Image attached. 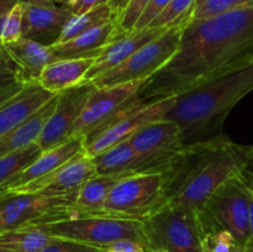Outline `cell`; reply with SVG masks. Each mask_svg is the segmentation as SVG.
<instances>
[{"label":"cell","instance_id":"7a4b0ae2","mask_svg":"<svg viewBox=\"0 0 253 252\" xmlns=\"http://www.w3.org/2000/svg\"><path fill=\"white\" fill-rule=\"evenodd\" d=\"M251 165L253 145L235 143L224 135L184 146L165 172L167 203L200 210L220 185Z\"/></svg>","mask_w":253,"mask_h":252},{"label":"cell","instance_id":"ac0fdd59","mask_svg":"<svg viewBox=\"0 0 253 252\" xmlns=\"http://www.w3.org/2000/svg\"><path fill=\"white\" fill-rule=\"evenodd\" d=\"M83 151V137H71L64 142L59 143L58 146L42 151L41 155L24 172L20 173L14 180H11L6 185V188H9L10 192H11L12 189L29 184L34 180L47 177V175L58 170L61 167H63L66 163L73 160L77 155H79Z\"/></svg>","mask_w":253,"mask_h":252},{"label":"cell","instance_id":"681fc988","mask_svg":"<svg viewBox=\"0 0 253 252\" xmlns=\"http://www.w3.org/2000/svg\"><path fill=\"white\" fill-rule=\"evenodd\" d=\"M106 252H116V251H114V250H106Z\"/></svg>","mask_w":253,"mask_h":252},{"label":"cell","instance_id":"4fadbf2b","mask_svg":"<svg viewBox=\"0 0 253 252\" xmlns=\"http://www.w3.org/2000/svg\"><path fill=\"white\" fill-rule=\"evenodd\" d=\"M96 174L98 173L93 157L88 156L85 151H83L52 174L12 189L11 193L12 194L39 193L48 197L77 194L82 185Z\"/></svg>","mask_w":253,"mask_h":252},{"label":"cell","instance_id":"7dc6e473","mask_svg":"<svg viewBox=\"0 0 253 252\" xmlns=\"http://www.w3.org/2000/svg\"><path fill=\"white\" fill-rule=\"evenodd\" d=\"M0 252H11V251H9V250L2 249V247H0Z\"/></svg>","mask_w":253,"mask_h":252},{"label":"cell","instance_id":"7c38bea8","mask_svg":"<svg viewBox=\"0 0 253 252\" xmlns=\"http://www.w3.org/2000/svg\"><path fill=\"white\" fill-rule=\"evenodd\" d=\"M95 89L96 86L90 81H85L57 94L53 113L36 141L42 151L49 150L71 138L72 128L81 118L86 101Z\"/></svg>","mask_w":253,"mask_h":252},{"label":"cell","instance_id":"e0dca14e","mask_svg":"<svg viewBox=\"0 0 253 252\" xmlns=\"http://www.w3.org/2000/svg\"><path fill=\"white\" fill-rule=\"evenodd\" d=\"M166 30L167 29L165 27H146V29L133 30L130 34L114 39L96 57L94 64L86 74L85 81H93L96 77L108 72L109 69L123 63L141 47L161 36Z\"/></svg>","mask_w":253,"mask_h":252},{"label":"cell","instance_id":"f35d334b","mask_svg":"<svg viewBox=\"0 0 253 252\" xmlns=\"http://www.w3.org/2000/svg\"><path fill=\"white\" fill-rule=\"evenodd\" d=\"M250 182H251V204H250V242L247 250L253 252V173H250Z\"/></svg>","mask_w":253,"mask_h":252},{"label":"cell","instance_id":"d590c367","mask_svg":"<svg viewBox=\"0 0 253 252\" xmlns=\"http://www.w3.org/2000/svg\"><path fill=\"white\" fill-rule=\"evenodd\" d=\"M108 250H114L116 252H146V247L142 244L132 240H121L111 245Z\"/></svg>","mask_w":253,"mask_h":252},{"label":"cell","instance_id":"e575fe53","mask_svg":"<svg viewBox=\"0 0 253 252\" xmlns=\"http://www.w3.org/2000/svg\"><path fill=\"white\" fill-rule=\"evenodd\" d=\"M170 2V0H151L150 5L146 7V10L143 11L142 16L140 17L138 22L136 24L135 30H141L148 27V25L163 11L166 6Z\"/></svg>","mask_w":253,"mask_h":252},{"label":"cell","instance_id":"f1b7e54d","mask_svg":"<svg viewBox=\"0 0 253 252\" xmlns=\"http://www.w3.org/2000/svg\"><path fill=\"white\" fill-rule=\"evenodd\" d=\"M245 7H253V0H207L202 6L194 10L189 21L209 19L224 12L245 9Z\"/></svg>","mask_w":253,"mask_h":252},{"label":"cell","instance_id":"7402d4cb","mask_svg":"<svg viewBox=\"0 0 253 252\" xmlns=\"http://www.w3.org/2000/svg\"><path fill=\"white\" fill-rule=\"evenodd\" d=\"M95 58L56 59L42 71L37 83L52 94H58L85 82Z\"/></svg>","mask_w":253,"mask_h":252},{"label":"cell","instance_id":"d6a6232c","mask_svg":"<svg viewBox=\"0 0 253 252\" xmlns=\"http://www.w3.org/2000/svg\"><path fill=\"white\" fill-rule=\"evenodd\" d=\"M105 249L90 246L82 242L72 241V240L57 239L54 237L41 252H104Z\"/></svg>","mask_w":253,"mask_h":252},{"label":"cell","instance_id":"30bf717a","mask_svg":"<svg viewBox=\"0 0 253 252\" xmlns=\"http://www.w3.org/2000/svg\"><path fill=\"white\" fill-rule=\"evenodd\" d=\"M175 100L177 96H168L147 103L140 98L100 128L84 136V151L90 157H95L103 151L128 140L143 126L162 119Z\"/></svg>","mask_w":253,"mask_h":252},{"label":"cell","instance_id":"44dd1931","mask_svg":"<svg viewBox=\"0 0 253 252\" xmlns=\"http://www.w3.org/2000/svg\"><path fill=\"white\" fill-rule=\"evenodd\" d=\"M116 26L118 17L83 32L71 41L53 44L51 47L54 57L56 59L96 58L111 42Z\"/></svg>","mask_w":253,"mask_h":252},{"label":"cell","instance_id":"1f68e13d","mask_svg":"<svg viewBox=\"0 0 253 252\" xmlns=\"http://www.w3.org/2000/svg\"><path fill=\"white\" fill-rule=\"evenodd\" d=\"M22 39V1L7 14L1 44L12 43Z\"/></svg>","mask_w":253,"mask_h":252},{"label":"cell","instance_id":"ee69618b","mask_svg":"<svg viewBox=\"0 0 253 252\" xmlns=\"http://www.w3.org/2000/svg\"><path fill=\"white\" fill-rule=\"evenodd\" d=\"M81 1V0H66V2H64V5H67L68 7H71V9H73L74 6H76L78 2Z\"/></svg>","mask_w":253,"mask_h":252},{"label":"cell","instance_id":"ab89813d","mask_svg":"<svg viewBox=\"0 0 253 252\" xmlns=\"http://www.w3.org/2000/svg\"><path fill=\"white\" fill-rule=\"evenodd\" d=\"M22 0H0V16L11 11Z\"/></svg>","mask_w":253,"mask_h":252},{"label":"cell","instance_id":"f546056e","mask_svg":"<svg viewBox=\"0 0 253 252\" xmlns=\"http://www.w3.org/2000/svg\"><path fill=\"white\" fill-rule=\"evenodd\" d=\"M150 2L151 0H130L126 9L118 16V26H116L113 40L132 32Z\"/></svg>","mask_w":253,"mask_h":252},{"label":"cell","instance_id":"bcb514c9","mask_svg":"<svg viewBox=\"0 0 253 252\" xmlns=\"http://www.w3.org/2000/svg\"><path fill=\"white\" fill-rule=\"evenodd\" d=\"M205 1H207V0H197V1H195V7H194V10H197L198 7L202 6V5L204 4ZM193 12H194V11H193Z\"/></svg>","mask_w":253,"mask_h":252},{"label":"cell","instance_id":"3957f363","mask_svg":"<svg viewBox=\"0 0 253 252\" xmlns=\"http://www.w3.org/2000/svg\"><path fill=\"white\" fill-rule=\"evenodd\" d=\"M252 90L253 59L178 95L163 118L182 127L185 146L211 140L222 135L226 116Z\"/></svg>","mask_w":253,"mask_h":252},{"label":"cell","instance_id":"277c9868","mask_svg":"<svg viewBox=\"0 0 253 252\" xmlns=\"http://www.w3.org/2000/svg\"><path fill=\"white\" fill-rule=\"evenodd\" d=\"M147 251L204 252L200 211L185 205L167 203L142 220Z\"/></svg>","mask_w":253,"mask_h":252},{"label":"cell","instance_id":"7bdbcfd3","mask_svg":"<svg viewBox=\"0 0 253 252\" xmlns=\"http://www.w3.org/2000/svg\"><path fill=\"white\" fill-rule=\"evenodd\" d=\"M11 194H12V193L10 192L9 188L1 187V188H0V202H1V200H4V199H6V198L9 197V195H11Z\"/></svg>","mask_w":253,"mask_h":252},{"label":"cell","instance_id":"603a6c76","mask_svg":"<svg viewBox=\"0 0 253 252\" xmlns=\"http://www.w3.org/2000/svg\"><path fill=\"white\" fill-rule=\"evenodd\" d=\"M56 103L57 95L52 98L48 103L44 104L40 110L32 114L24 123L1 136L0 137V157L16 152L36 142L43 131L47 120L53 113Z\"/></svg>","mask_w":253,"mask_h":252},{"label":"cell","instance_id":"4dcf8cb0","mask_svg":"<svg viewBox=\"0 0 253 252\" xmlns=\"http://www.w3.org/2000/svg\"><path fill=\"white\" fill-rule=\"evenodd\" d=\"M236 246L240 245L226 230L209 229L204 232V239H203L204 252H232Z\"/></svg>","mask_w":253,"mask_h":252},{"label":"cell","instance_id":"2e32d148","mask_svg":"<svg viewBox=\"0 0 253 252\" xmlns=\"http://www.w3.org/2000/svg\"><path fill=\"white\" fill-rule=\"evenodd\" d=\"M128 142L141 156H174L184 148L182 127L169 119H158L133 133Z\"/></svg>","mask_w":253,"mask_h":252},{"label":"cell","instance_id":"836d02e7","mask_svg":"<svg viewBox=\"0 0 253 252\" xmlns=\"http://www.w3.org/2000/svg\"><path fill=\"white\" fill-rule=\"evenodd\" d=\"M19 82V74L14 62L7 56L4 46L0 44V90Z\"/></svg>","mask_w":253,"mask_h":252},{"label":"cell","instance_id":"ffe728a7","mask_svg":"<svg viewBox=\"0 0 253 252\" xmlns=\"http://www.w3.org/2000/svg\"><path fill=\"white\" fill-rule=\"evenodd\" d=\"M57 94L44 90L39 83H27L0 108V137L29 119Z\"/></svg>","mask_w":253,"mask_h":252},{"label":"cell","instance_id":"60d3db41","mask_svg":"<svg viewBox=\"0 0 253 252\" xmlns=\"http://www.w3.org/2000/svg\"><path fill=\"white\" fill-rule=\"evenodd\" d=\"M128 2H130V0H110L108 4H109V6L113 9V11L119 16V15H120L121 12L126 9V6L128 5Z\"/></svg>","mask_w":253,"mask_h":252},{"label":"cell","instance_id":"b9f144b4","mask_svg":"<svg viewBox=\"0 0 253 252\" xmlns=\"http://www.w3.org/2000/svg\"><path fill=\"white\" fill-rule=\"evenodd\" d=\"M25 2L34 5H40V6H57V4H63L66 0H22Z\"/></svg>","mask_w":253,"mask_h":252},{"label":"cell","instance_id":"d4e9b609","mask_svg":"<svg viewBox=\"0 0 253 252\" xmlns=\"http://www.w3.org/2000/svg\"><path fill=\"white\" fill-rule=\"evenodd\" d=\"M54 237L40 226H24L0 234V247L11 252H41Z\"/></svg>","mask_w":253,"mask_h":252},{"label":"cell","instance_id":"8992f818","mask_svg":"<svg viewBox=\"0 0 253 252\" xmlns=\"http://www.w3.org/2000/svg\"><path fill=\"white\" fill-rule=\"evenodd\" d=\"M36 226L57 239L72 240L105 250L121 240H132L146 247L142 221L140 220L105 214L83 215Z\"/></svg>","mask_w":253,"mask_h":252},{"label":"cell","instance_id":"83f0119b","mask_svg":"<svg viewBox=\"0 0 253 252\" xmlns=\"http://www.w3.org/2000/svg\"><path fill=\"white\" fill-rule=\"evenodd\" d=\"M197 0H170L163 11L148 25V27H169L187 25L192 17Z\"/></svg>","mask_w":253,"mask_h":252},{"label":"cell","instance_id":"6da1fadb","mask_svg":"<svg viewBox=\"0 0 253 252\" xmlns=\"http://www.w3.org/2000/svg\"><path fill=\"white\" fill-rule=\"evenodd\" d=\"M253 59V7L192 20L183 30L173 58L151 77L140 98L178 96Z\"/></svg>","mask_w":253,"mask_h":252},{"label":"cell","instance_id":"4316f807","mask_svg":"<svg viewBox=\"0 0 253 252\" xmlns=\"http://www.w3.org/2000/svg\"><path fill=\"white\" fill-rule=\"evenodd\" d=\"M42 153L36 142L16 152L0 157V188L6 187L21 172H24Z\"/></svg>","mask_w":253,"mask_h":252},{"label":"cell","instance_id":"9a60e30c","mask_svg":"<svg viewBox=\"0 0 253 252\" xmlns=\"http://www.w3.org/2000/svg\"><path fill=\"white\" fill-rule=\"evenodd\" d=\"M73 15L67 5L40 6L22 1V37L53 46L58 42L64 26Z\"/></svg>","mask_w":253,"mask_h":252},{"label":"cell","instance_id":"8d00e7d4","mask_svg":"<svg viewBox=\"0 0 253 252\" xmlns=\"http://www.w3.org/2000/svg\"><path fill=\"white\" fill-rule=\"evenodd\" d=\"M110 0H81L76 6L72 9L74 15H79L83 14V12L89 11V10L94 9V7L99 6V5H104L108 4Z\"/></svg>","mask_w":253,"mask_h":252},{"label":"cell","instance_id":"c3c4849f","mask_svg":"<svg viewBox=\"0 0 253 252\" xmlns=\"http://www.w3.org/2000/svg\"><path fill=\"white\" fill-rule=\"evenodd\" d=\"M151 252H167V251H161V250H157V251H151Z\"/></svg>","mask_w":253,"mask_h":252},{"label":"cell","instance_id":"cb8c5ba5","mask_svg":"<svg viewBox=\"0 0 253 252\" xmlns=\"http://www.w3.org/2000/svg\"><path fill=\"white\" fill-rule=\"evenodd\" d=\"M123 174H96L84 183L77 193L76 205L90 215L106 214L104 204Z\"/></svg>","mask_w":253,"mask_h":252},{"label":"cell","instance_id":"52a82bcc","mask_svg":"<svg viewBox=\"0 0 253 252\" xmlns=\"http://www.w3.org/2000/svg\"><path fill=\"white\" fill-rule=\"evenodd\" d=\"M167 202L165 172L138 173L126 175L116 183L104 204V211L111 216L142 221Z\"/></svg>","mask_w":253,"mask_h":252},{"label":"cell","instance_id":"5b68a950","mask_svg":"<svg viewBox=\"0 0 253 252\" xmlns=\"http://www.w3.org/2000/svg\"><path fill=\"white\" fill-rule=\"evenodd\" d=\"M250 170L220 185L199 210L204 232L209 229L229 231L237 244L246 247L250 242Z\"/></svg>","mask_w":253,"mask_h":252},{"label":"cell","instance_id":"f6af8a7d","mask_svg":"<svg viewBox=\"0 0 253 252\" xmlns=\"http://www.w3.org/2000/svg\"><path fill=\"white\" fill-rule=\"evenodd\" d=\"M232 252H250L249 250L246 249V247H242V246H236L234 249V251Z\"/></svg>","mask_w":253,"mask_h":252},{"label":"cell","instance_id":"5bb4252c","mask_svg":"<svg viewBox=\"0 0 253 252\" xmlns=\"http://www.w3.org/2000/svg\"><path fill=\"white\" fill-rule=\"evenodd\" d=\"M178 155L141 156L133 151L128 140H126L103 151L93 157V160L98 174L131 175L138 173L166 172Z\"/></svg>","mask_w":253,"mask_h":252},{"label":"cell","instance_id":"484cf974","mask_svg":"<svg viewBox=\"0 0 253 252\" xmlns=\"http://www.w3.org/2000/svg\"><path fill=\"white\" fill-rule=\"evenodd\" d=\"M115 17H118V15L113 11L109 4L99 5V6L83 12V14L73 15L64 26L57 43H64V42L71 41L83 32L94 29L99 25L105 24L108 21H111Z\"/></svg>","mask_w":253,"mask_h":252},{"label":"cell","instance_id":"d6986e66","mask_svg":"<svg viewBox=\"0 0 253 252\" xmlns=\"http://www.w3.org/2000/svg\"><path fill=\"white\" fill-rule=\"evenodd\" d=\"M4 49L16 67L21 83H37L42 71L56 61L51 46L29 39L4 44Z\"/></svg>","mask_w":253,"mask_h":252},{"label":"cell","instance_id":"74e56055","mask_svg":"<svg viewBox=\"0 0 253 252\" xmlns=\"http://www.w3.org/2000/svg\"><path fill=\"white\" fill-rule=\"evenodd\" d=\"M24 85H25L24 83L19 82V83L11 84V85L6 86V88L1 89V90H0V108H1L7 100H10L12 96L16 95V94L24 88Z\"/></svg>","mask_w":253,"mask_h":252},{"label":"cell","instance_id":"f907efd6","mask_svg":"<svg viewBox=\"0 0 253 252\" xmlns=\"http://www.w3.org/2000/svg\"><path fill=\"white\" fill-rule=\"evenodd\" d=\"M104 252H106V251H104Z\"/></svg>","mask_w":253,"mask_h":252},{"label":"cell","instance_id":"ba28073f","mask_svg":"<svg viewBox=\"0 0 253 252\" xmlns=\"http://www.w3.org/2000/svg\"><path fill=\"white\" fill-rule=\"evenodd\" d=\"M77 194L48 197L39 193L11 194L0 202V234L32 225L51 224L88 212L76 205Z\"/></svg>","mask_w":253,"mask_h":252},{"label":"cell","instance_id":"8fae6325","mask_svg":"<svg viewBox=\"0 0 253 252\" xmlns=\"http://www.w3.org/2000/svg\"><path fill=\"white\" fill-rule=\"evenodd\" d=\"M147 81H136L109 86H96L86 101L81 118L72 128L69 137H84L115 118L140 99Z\"/></svg>","mask_w":253,"mask_h":252},{"label":"cell","instance_id":"9c48e42d","mask_svg":"<svg viewBox=\"0 0 253 252\" xmlns=\"http://www.w3.org/2000/svg\"><path fill=\"white\" fill-rule=\"evenodd\" d=\"M185 25L169 27L161 36L141 47L123 63L90 81L95 86H109L136 81H148L177 52Z\"/></svg>","mask_w":253,"mask_h":252}]
</instances>
